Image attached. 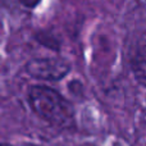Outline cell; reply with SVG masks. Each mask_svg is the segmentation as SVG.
I'll list each match as a JSON object with an SVG mask.
<instances>
[{
    "instance_id": "1",
    "label": "cell",
    "mask_w": 146,
    "mask_h": 146,
    "mask_svg": "<svg viewBox=\"0 0 146 146\" xmlns=\"http://www.w3.org/2000/svg\"><path fill=\"white\" fill-rule=\"evenodd\" d=\"M28 101L37 115L59 128L74 126L72 105L55 90L45 86H33L28 91Z\"/></svg>"
},
{
    "instance_id": "2",
    "label": "cell",
    "mask_w": 146,
    "mask_h": 146,
    "mask_svg": "<svg viewBox=\"0 0 146 146\" xmlns=\"http://www.w3.org/2000/svg\"><path fill=\"white\" fill-rule=\"evenodd\" d=\"M26 71L31 76L41 80L55 81L60 80L68 73L69 66L62 59L45 58V59H33L28 62Z\"/></svg>"
},
{
    "instance_id": "3",
    "label": "cell",
    "mask_w": 146,
    "mask_h": 146,
    "mask_svg": "<svg viewBox=\"0 0 146 146\" xmlns=\"http://www.w3.org/2000/svg\"><path fill=\"white\" fill-rule=\"evenodd\" d=\"M132 71L141 85L146 86V32L139 38L132 56Z\"/></svg>"
},
{
    "instance_id": "4",
    "label": "cell",
    "mask_w": 146,
    "mask_h": 146,
    "mask_svg": "<svg viewBox=\"0 0 146 146\" xmlns=\"http://www.w3.org/2000/svg\"><path fill=\"white\" fill-rule=\"evenodd\" d=\"M19 1L27 8H35L41 0H19Z\"/></svg>"
}]
</instances>
